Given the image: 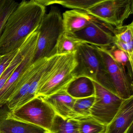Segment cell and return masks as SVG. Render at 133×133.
Wrapping results in <instances>:
<instances>
[{
  "instance_id": "obj_1",
  "label": "cell",
  "mask_w": 133,
  "mask_h": 133,
  "mask_svg": "<svg viewBox=\"0 0 133 133\" xmlns=\"http://www.w3.org/2000/svg\"><path fill=\"white\" fill-rule=\"evenodd\" d=\"M46 14L42 1H23L9 17L0 36V56L18 50Z\"/></svg>"
},
{
  "instance_id": "obj_2",
  "label": "cell",
  "mask_w": 133,
  "mask_h": 133,
  "mask_svg": "<svg viewBox=\"0 0 133 133\" xmlns=\"http://www.w3.org/2000/svg\"><path fill=\"white\" fill-rule=\"evenodd\" d=\"M76 52L59 55L41 77L36 96L45 97L62 90L75 79Z\"/></svg>"
},
{
  "instance_id": "obj_3",
  "label": "cell",
  "mask_w": 133,
  "mask_h": 133,
  "mask_svg": "<svg viewBox=\"0 0 133 133\" xmlns=\"http://www.w3.org/2000/svg\"><path fill=\"white\" fill-rule=\"evenodd\" d=\"M76 57L77 64L74 72L75 78H90L115 93L103 61L95 46L82 43L76 51Z\"/></svg>"
},
{
  "instance_id": "obj_4",
  "label": "cell",
  "mask_w": 133,
  "mask_h": 133,
  "mask_svg": "<svg viewBox=\"0 0 133 133\" xmlns=\"http://www.w3.org/2000/svg\"><path fill=\"white\" fill-rule=\"evenodd\" d=\"M38 33L33 63L39 59L49 58L54 55L57 40L63 31L62 15L56 7H52L45 14L37 29Z\"/></svg>"
},
{
  "instance_id": "obj_5",
  "label": "cell",
  "mask_w": 133,
  "mask_h": 133,
  "mask_svg": "<svg viewBox=\"0 0 133 133\" xmlns=\"http://www.w3.org/2000/svg\"><path fill=\"white\" fill-rule=\"evenodd\" d=\"M7 114L11 118L49 131L56 115L50 105L39 96L12 111L9 110Z\"/></svg>"
},
{
  "instance_id": "obj_6",
  "label": "cell",
  "mask_w": 133,
  "mask_h": 133,
  "mask_svg": "<svg viewBox=\"0 0 133 133\" xmlns=\"http://www.w3.org/2000/svg\"><path fill=\"white\" fill-rule=\"evenodd\" d=\"M91 16L118 28L133 13V0H100L86 10Z\"/></svg>"
},
{
  "instance_id": "obj_7",
  "label": "cell",
  "mask_w": 133,
  "mask_h": 133,
  "mask_svg": "<svg viewBox=\"0 0 133 133\" xmlns=\"http://www.w3.org/2000/svg\"><path fill=\"white\" fill-rule=\"evenodd\" d=\"M95 101L90 109V116L107 126L120 108L124 99L95 82Z\"/></svg>"
},
{
  "instance_id": "obj_8",
  "label": "cell",
  "mask_w": 133,
  "mask_h": 133,
  "mask_svg": "<svg viewBox=\"0 0 133 133\" xmlns=\"http://www.w3.org/2000/svg\"><path fill=\"white\" fill-rule=\"evenodd\" d=\"M95 46L103 61L115 93L124 100L133 97V77L127 74L104 49Z\"/></svg>"
},
{
  "instance_id": "obj_9",
  "label": "cell",
  "mask_w": 133,
  "mask_h": 133,
  "mask_svg": "<svg viewBox=\"0 0 133 133\" xmlns=\"http://www.w3.org/2000/svg\"><path fill=\"white\" fill-rule=\"evenodd\" d=\"M38 35V31L36 30L31 33L25 41V51L24 57L4 86L0 90V105L7 103L14 92L20 78L33 63Z\"/></svg>"
},
{
  "instance_id": "obj_10",
  "label": "cell",
  "mask_w": 133,
  "mask_h": 133,
  "mask_svg": "<svg viewBox=\"0 0 133 133\" xmlns=\"http://www.w3.org/2000/svg\"><path fill=\"white\" fill-rule=\"evenodd\" d=\"M114 28L93 17L84 28L70 35L82 43L106 48L114 44Z\"/></svg>"
},
{
  "instance_id": "obj_11",
  "label": "cell",
  "mask_w": 133,
  "mask_h": 133,
  "mask_svg": "<svg viewBox=\"0 0 133 133\" xmlns=\"http://www.w3.org/2000/svg\"><path fill=\"white\" fill-rule=\"evenodd\" d=\"M49 58L39 59L32 63L20 78L14 92L6 103L10 111L17 108L26 95L32 83Z\"/></svg>"
},
{
  "instance_id": "obj_12",
  "label": "cell",
  "mask_w": 133,
  "mask_h": 133,
  "mask_svg": "<svg viewBox=\"0 0 133 133\" xmlns=\"http://www.w3.org/2000/svg\"><path fill=\"white\" fill-rule=\"evenodd\" d=\"M133 124V96L123 102L120 108L107 126L105 133H130Z\"/></svg>"
},
{
  "instance_id": "obj_13",
  "label": "cell",
  "mask_w": 133,
  "mask_h": 133,
  "mask_svg": "<svg viewBox=\"0 0 133 133\" xmlns=\"http://www.w3.org/2000/svg\"><path fill=\"white\" fill-rule=\"evenodd\" d=\"M6 104L0 105V133H43L45 130L9 117Z\"/></svg>"
},
{
  "instance_id": "obj_14",
  "label": "cell",
  "mask_w": 133,
  "mask_h": 133,
  "mask_svg": "<svg viewBox=\"0 0 133 133\" xmlns=\"http://www.w3.org/2000/svg\"><path fill=\"white\" fill-rule=\"evenodd\" d=\"M42 98L52 107L56 114L64 119L72 118V109L75 99L70 96L65 90Z\"/></svg>"
},
{
  "instance_id": "obj_15",
  "label": "cell",
  "mask_w": 133,
  "mask_h": 133,
  "mask_svg": "<svg viewBox=\"0 0 133 133\" xmlns=\"http://www.w3.org/2000/svg\"><path fill=\"white\" fill-rule=\"evenodd\" d=\"M93 18L84 10L66 11L62 15L63 31L69 34L79 31L86 27Z\"/></svg>"
},
{
  "instance_id": "obj_16",
  "label": "cell",
  "mask_w": 133,
  "mask_h": 133,
  "mask_svg": "<svg viewBox=\"0 0 133 133\" xmlns=\"http://www.w3.org/2000/svg\"><path fill=\"white\" fill-rule=\"evenodd\" d=\"M65 91L75 99L94 96L95 94L93 81L85 77L74 79L67 86Z\"/></svg>"
},
{
  "instance_id": "obj_17",
  "label": "cell",
  "mask_w": 133,
  "mask_h": 133,
  "mask_svg": "<svg viewBox=\"0 0 133 133\" xmlns=\"http://www.w3.org/2000/svg\"><path fill=\"white\" fill-rule=\"evenodd\" d=\"M82 43L70 34L63 31L58 38L54 55H62L74 52Z\"/></svg>"
},
{
  "instance_id": "obj_18",
  "label": "cell",
  "mask_w": 133,
  "mask_h": 133,
  "mask_svg": "<svg viewBox=\"0 0 133 133\" xmlns=\"http://www.w3.org/2000/svg\"><path fill=\"white\" fill-rule=\"evenodd\" d=\"M75 120L78 133H105L107 126L94 119L91 116L78 117Z\"/></svg>"
},
{
  "instance_id": "obj_19",
  "label": "cell",
  "mask_w": 133,
  "mask_h": 133,
  "mask_svg": "<svg viewBox=\"0 0 133 133\" xmlns=\"http://www.w3.org/2000/svg\"><path fill=\"white\" fill-rule=\"evenodd\" d=\"M102 48L104 49L123 68L127 74L133 78V64L124 52L119 49L114 44L106 48Z\"/></svg>"
},
{
  "instance_id": "obj_20",
  "label": "cell",
  "mask_w": 133,
  "mask_h": 133,
  "mask_svg": "<svg viewBox=\"0 0 133 133\" xmlns=\"http://www.w3.org/2000/svg\"><path fill=\"white\" fill-rule=\"evenodd\" d=\"M51 133H78L75 120L64 119L56 114L50 131Z\"/></svg>"
},
{
  "instance_id": "obj_21",
  "label": "cell",
  "mask_w": 133,
  "mask_h": 133,
  "mask_svg": "<svg viewBox=\"0 0 133 133\" xmlns=\"http://www.w3.org/2000/svg\"><path fill=\"white\" fill-rule=\"evenodd\" d=\"M95 101V96L76 99L73 105V116L71 119L90 116V109Z\"/></svg>"
},
{
  "instance_id": "obj_22",
  "label": "cell",
  "mask_w": 133,
  "mask_h": 133,
  "mask_svg": "<svg viewBox=\"0 0 133 133\" xmlns=\"http://www.w3.org/2000/svg\"><path fill=\"white\" fill-rule=\"evenodd\" d=\"M25 51V44L24 42L9 66L0 77V90L2 89L9 78L21 62L24 57Z\"/></svg>"
},
{
  "instance_id": "obj_23",
  "label": "cell",
  "mask_w": 133,
  "mask_h": 133,
  "mask_svg": "<svg viewBox=\"0 0 133 133\" xmlns=\"http://www.w3.org/2000/svg\"><path fill=\"white\" fill-rule=\"evenodd\" d=\"M100 0H57L49 1V5L57 4L73 10H82L86 11L92 6L98 3Z\"/></svg>"
},
{
  "instance_id": "obj_24",
  "label": "cell",
  "mask_w": 133,
  "mask_h": 133,
  "mask_svg": "<svg viewBox=\"0 0 133 133\" xmlns=\"http://www.w3.org/2000/svg\"><path fill=\"white\" fill-rule=\"evenodd\" d=\"M19 4L14 0H0V36L7 21Z\"/></svg>"
},
{
  "instance_id": "obj_25",
  "label": "cell",
  "mask_w": 133,
  "mask_h": 133,
  "mask_svg": "<svg viewBox=\"0 0 133 133\" xmlns=\"http://www.w3.org/2000/svg\"><path fill=\"white\" fill-rule=\"evenodd\" d=\"M50 57L48 58L46 63L44 64L42 68L41 69L38 74L37 75L36 77L35 78V80H34L33 82L30 85L27 94L24 97L21 99V100L19 102L17 108L22 105L23 104L26 103L27 102H29V101L34 98L36 96V93H37L39 85L40 78H41V77H42L43 72H44V71L45 70L46 68L47 67V65H48Z\"/></svg>"
},
{
  "instance_id": "obj_26",
  "label": "cell",
  "mask_w": 133,
  "mask_h": 133,
  "mask_svg": "<svg viewBox=\"0 0 133 133\" xmlns=\"http://www.w3.org/2000/svg\"><path fill=\"white\" fill-rule=\"evenodd\" d=\"M115 40L124 43L133 42V22L127 25L114 28Z\"/></svg>"
},
{
  "instance_id": "obj_27",
  "label": "cell",
  "mask_w": 133,
  "mask_h": 133,
  "mask_svg": "<svg viewBox=\"0 0 133 133\" xmlns=\"http://www.w3.org/2000/svg\"><path fill=\"white\" fill-rule=\"evenodd\" d=\"M114 44L127 54L131 63L133 64V42L124 43L118 41H114Z\"/></svg>"
},
{
  "instance_id": "obj_28",
  "label": "cell",
  "mask_w": 133,
  "mask_h": 133,
  "mask_svg": "<svg viewBox=\"0 0 133 133\" xmlns=\"http://www.w3.org/2000/svg\"><path fill=\"white\" fill-rule=\"evenodd\" d=\"M18 50L3 56L2 60L0 62V77L2 75L6 68L9 66L16 55Z\"/></svg>"
},
{
  "instance_id": "obj_29",
  "label": "cell",
  "mask_w": 133,
  "mask_h": 133,
  "mask_svg": "<svg viewBox=\"0 0 133 133\" xmlns=\"http://www.w3.org/2000/svg\"><path fill=\"white\" fill-rule=\"evenodd\" d=\"M43 133H51L50 131H46L45 130L44 131V132Z\"/></svg>"
},
{
  "instance_id": "obj_30",
  "label": "cell",
  "mask_w": 133,
  "mask_h": 133,
  "mask_svg": "<svg viewBox=\"0 0 133 133\" xmlns=\"http://www.w3.org/2000/svg\"><path fill=\"white\" fill-rule=\"evenodd\" d=\"M3 57V56H0V62H1V60H2Z\"/></svg>"
}]
</instances>
